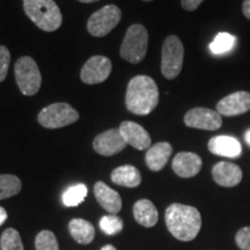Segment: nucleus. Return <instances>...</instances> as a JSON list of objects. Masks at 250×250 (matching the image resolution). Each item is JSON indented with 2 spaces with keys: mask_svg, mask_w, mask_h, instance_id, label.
<instances>
[{
  "mask_svg": "<svg viewBox=\"0 0 250 250\" xmlns=\"http://www.w3.org/2000/svg\"><path fill=\"white\" fill-rule=\"evenodd\" d=\"M166 225L171 235L180 241H191L198 235L202 227V217L196 208L175 203L167 208Z\"/></svg>",
  "mask_w": 250,
  "mask_h": 250,
  "instance_id": "nucleus-1",
  "label": "nucleus"
},
{
  "mask_svg": "<svg viewBox=\"0 0 250 250\" xmlns=\"http://www.w3.org/2000/svg\"><path fill=\"white\" fill-rule=\"evenodd\" d=\"M159 103V89L151 77L137 76L127 85L125 104L132 114L148 115Z\"/></svg>",
  "mask_w": 250,
  "mask_h": 250,
  "instance_id": "nucleus-2",
  "label": "nucleus"
},
{
  "mask_svg": "<svg viewBox=\"0 0 250 250\" xmlns=\"http://www.w3.org/2000/svg\"><path fill=\"white\" fill-rule=\"evenodd\" d=\"M23 8L40 29L55 31L62 26V12L54 0H23Z\"/></svg>",
  "mask_w": 250,
  "mask_h": 250,
  "instance_id": "nucleus-3",
  "label": "nucleus"
},
{
  "mask_svg": "<svg viewBox=\"0 0 250 250\" xmlns=\"http://www.w3.org/2000/svg\"><path fill=\"white\" fill-rule=\"evenodd\" d=\"M148 33L143 24H132L125 34L121 46V56L126 62L138 64L147 52Z\"/></svg>",
  "mask_w": 250,
  "mask_h": 250,
  "instance_id": "nucleus-4",
  "label": "nucleus"
},
{
  "mask_svg": "<svg viewBox=\"0 0 250 250\" xmlns=\"http://www.w3.org/2000/svg\"><path fill=\"white\" fill-rule=\"evenodd\" d=\"M184 48L177 36L170 35L165 40L161 52V72L166 79H175L182 71Z\"/></svg>",
  "mask_w": 250,
  "mask_h": 250,
  "instance_id": "nucleus-5",
  "label": "nucleus"
},
{
  "mask_svg": "<svg viewBox=\"0 0 250 250\" xmlns=\"http://www.w3.org/2000/svg\"><path fill=\"white\" fill-rule=\"evenodd\" d=\"M17 83L23 95H35L42 85L40 68L36 62L30 57H21L18 59L14 66Z\"/></svg>",
  "mask_w": 250,
  "mask_h": 250,
  "instance_id": "nucleus-6",
  "label": "nucleus"
},
{
  "mask_svg": "<svg viewBox=\"0 0 250 250\" xmlns=\"http://www.w3.org/2000/svg\"><path fill=\"white\" fill-rule=\"evenodd\" d=\"M39 123L46 129H59L79 120V114L67 103H54L43 108L39 114Z\"/></svg>",
  "mask_w": 250,
  "mask_h": 250,
  "instance_id": "nucleus-7",
  "label": "nucleus"
},
{
  "mask_svg": "<svg viewBox=\"0 0 250 250\" xmlns=\"http://www.w3.org/2000/svg\"><path fill=\"white\" fill-rule=\"evenodd\" d=\"M121 19V9L115 5H107L92 14L87 23V29L93 36L103 37L120 23Z\"/></svg>",
  "mask_w": 250,
  "mask_h": 250,
  "instance_id": "nucleus-8",
  "label": "nucleus"
},
{
  "mask_svg": "<svg viewBox=\"0 0 250 250\" xmlns=\"http://www.w3.org/2000/svg\"><path fill=\"white\" fill-rule=\"evenodd\" d=\"M184 124L193 129L214 131L220 129L223 118L217 110L208 108H193L184 116Z\"/></svg>",
  "mask_w": 250,
  "mask_h": 250,
  "instance_id": "nucleus-9",
  "label": "nucleus"
},
{
  "mask_svg": "<svg viewBox=\"0 0 250 250\" xmlns=\"http://www.w3.org/2000/svg\"><path fill=\"white\" fill-rule=\"evenodd\" d=\"M111 68L110 59L103 56H94L89 58L81 68V80L87 85L101 83L110 76Z\"/></svg>",
  "mask_w": 250,
  "mask_h": 250,
  "instance_id": "nucleus-10",
  "label": "nucleus"
},
{
  "mask_svg": "<svg viewBox=\"0 0 250 250\" xmlns=\"http://www.w3.org/2000/svg\"><path fill=\"white\" fill-rule=\"evenodd\" d=\"M250 110V93L240 90L221 99L217 104V111L221 116L233 117Z\"/></svg>",
  "mask_w": 250,
  "mask_h": 250,
  "instance_id": "nucleus-11",
  "label": "nucleus"
},
{
  "mask_svg": "<svg viewBox=\"0 0 250 250\" xmlns=\"http://www.w3.org/2000/svg\"><path fill=\"white\" fill-rule=\"evenodd\" d=\"M93 147L99 154L111 156L123 151L126 147V142L120 129H110L96 136L93 142Z\"/></svg>",
  "mask_w": 250,
  "mask_h": 250,
  "instance_id": "nucleus-12",
  "label": "nucleus"
},
{
  "mask_svg": "<svg viewBox=\"0 0 250 250\" xmlns=\"http://www.w3.org/2000/svg\"><path fill=\"white\" fill-rule=\"evenodd\" d=\"M121 131L122 136L127 145H131L132 147L144 151L151 147V136L142 125L134 123V122H123L118 127Z\"/></svg>",
  "mask_w": 250,
  "mask_h": 250,
  "instance_id": "nucleus-13",
  "label": "nucleus"
},
{
  "mask_svg": "<svg viewBox=\"0 0 250 250\" xmlns=\"http://www.w3.org/2000/svg\"><path fill=\"white\" fill-rule=\"evenodd\" d=\"M171 166L175 174L183 179H190L201 171L203 161L201 156L197 155L196 153L180 152L179 154L175 155Z\"/></svg>",
  "mask_w": 250,
  "mask_h": 250,
  "instance_id": "nucleus-14",
  "label": "nucleus"
},
{
  "mask_svg": "<svg viewBox=\"0 0 250 250\" xmlns=\"http://www.w3.org/2000/svg\"><path fill=\"white\" fill-rule=\"evenodd\" d=\"M212 176L215 183L225 188H233L241 182L242 170L239 166L230 162L221 161L214 165Z\"/></svg>",
  "mask_w": 250,
  "mask_h": 250,
  "instance_id": "nucleus-15",
  "label": "nucleus"
},
{
  "mask_svg": "<svg viewBox=\"0 0 250 250\" xmlns=\"http://www.w3.org/2000/svg\"><path fill=\"white\" fill-rule=\"evenodd\" d=\"M208 151L214 155L235 159L241 155L242 146L234 137L215 136L208 142Z\"/></svg>",
  "mask_w": 250,
  "mask_h": 250,
  "instance_id": "nucleus-16",
  "label": "nucleus"
},
{
  "mask_svg": "<svg viewBox=\"0 0 250 250\" xmlns=\"http://www.w3.org/2000/svg\"><path fill=\"white\" fill-rule=\"evenodd\" d=\"M94 195L99 204L104 208L105 211L110 212L111 214H116L122 208V199L120 193L108 187L107 184L101 182L95 183L94 186Z\"/></svg>",
  "mask_w": 250,
  "mask_h": 250,
  "instance_id": "nucleus-17",
  "label": "nucleus"
},
{
  "mask_svg": "<svg viewBox=\"0 0 250 250\" xmlns=\"http://www.w3.org/2000/svg\"><path fill=\"white\" fill-rule=\"evenodd\" d=\"M171 153H173V147L169 143H156L146 152V165L153 171L161 170L167 165Z\"/></svg>",
  "mask_w": 250,
  "mask_h": 250,
  "instance_id": "nucleus-18",
  "label": "nucleus"
},
{
  "mask_svg": "<svg viewBox=\"0 0 250 250\" xmlns=\"http://www.w3.org/2000/svg\"><path fill=\"white\" fill-rule=\"evenodd\" d=\"M133 217L144 227L155 226L159 220L158 210L148 199H140L133 205Z\"/></svg>",
  "mask_w": 250,
  "mask_h": 250,
  "instance_id": "nucleus-19",
  "label": "nucleus"
},
{
  "mask_svg": "<svg viewBox=\"0 0 250 250\" xmlns=\"http://www.w3.org/2000/svg\"><path fill=\"white\" fill-rule=\"evenodd\" d=\"M111 181L117 186L136 188L142 183V175L136 167L125 165L112 170Z\"/></svg>",
  "mask_w": 250,
  "mask_h": 250,
  "instance_id": "nucleus-20",
  "label": "nucleus"
},
{
  "mask_svg": "<svg viewBox=\"0 0 250 250\" xmlns=\"http://www.w3.org/2000/svg\"><path fill=\"white\" fill-rule=\"evenodd\" d=\"M71 236L80 245H88L94 240L95 229L89 221L83 219H72L68 224Z\"/></svg>",
  "mask_w": 250,
  "mask_h": 250,
  "instance_id": "nucleus-21",
  "label": "nucleus"
},
{
  "mask_svg": "<svg viewBox=\"0 0 250 250\" xmlns=\"http://www.w3.org/2000/svg\"><path fill=\"white\" fill-rule=\"evenodd\" d=\"M21 188L22 183L18 176L11 174L0 175V201L18 195Z\"/></svg>",
  "mask_w": 250,
  "mask_h": 250,
  "instance_id": "nucleus-22",
  "label": "nucleus"
},
{
  "mask_svg": "<svg viewBox=\"0 0 250 250\" xmlns=\"http://www.w3.org/2000/svg\"><path fill=\"white\" fill-rule=\"evenodd\" d=\"M87 187L85 184L79 183L76 186H72L62 193V204L67 208H74V206L80 205L81 203L85 201L87 196Z\"/></svg>",
  "mask_w": 250,
  "mask_h": 250,
  "instance_id": "nucleus-23",
  "label": "nucleus"
},
{
  "mask_svg": "<svg viewBox=\"0 0 250 250\" xmlns=\"http://www.w3.org/2000/svg\"><path fill=\"white\" fill-rule=\"evenodd\" d=\"M236 42V37L228 33H219L210 44L212 54L224 55L233 49Z\"/></svg>",
  "mask_w": 250,
  "mask_h": 250,
  "instance_id": "nucleus-24",
  "label": "nucleus"
},
{
  "mask_svg": "<svg viewBox=\"0 0 250 250\" xmlns=\"http://www.w3.org/2000/svg\"><path fill=\"white\" fill-rule=\"evenodd\" d=\"M1 250H24L20 234L14 228H7L0 237Z\"/></svg>",
  "mask_w": 250,
  "mask_h": 250,
  "instance_id": "nucleus-25",
  "label": "nucleus"
},
{
  "mask_svg": "<svg viewBox=\"0 0 250 250\" xmlns=\"http://www.w3.org/2000/svg\"><path fill=\"white\" fill-rule=\"evenodd\" d=\"M36 250H59L56 235L51 230H41L35 239Z\"/></svg>",
  "mask_w": 250,
  "mask_h": 250,
  "instance_id": "nucleus-26",
  "label": "nucleus"
},
{
  "mask_svg": "<svg viewBox=\"0 0 250 250\" xmlns=\"http://www.w3.org/2000/svg\"><path fill=\"white\" fill-rule=\"evenodd\" d=\"M100 228L107 235H115L123 229V220L116 214L104 215L100 220Z\"/></svg>",
  "mask_w": 250,
  "mask_h": 250,
  "instance_id": "nucleus-27",
  "label": "nucleus"
},
{
  "mask_svg": "<svg viewBox=\"0 0 250 250\" xmlns=\"http://www.w3.org/2000/svg\"><path fill=\"white\" fill-rule=\"evenodd\" d=\"M9 62H11V54L6 46H0V83L5 80L7 76Z\"/></svg>",
  "mask_w": 250,
  "mask_h": 250,
  "instance_id": "nucleus-28",
  "label": "nucleus"
},
{
  "mask_svg": "<svg viewBox=\"0 0 250 250\" xmlns=\"http://www.w3.org/2000/svg\"><path fill=\"white\" fill-rule=\"evenodd\" d=\"M236 245L242 250H250V227H243L235 236Z\"/></svg>",
  "mask_w": 250,
  "mask_h": 250,
  "instance_id": "nucleus-29",
  "label": "nucleus"
},
{
  "mask_svg": "<svg viewBox=\"0 0 250 250\" xmlns=\"http://www.w3.org/2000/svg\"><path fill=\"white\" fill-rule=\"evenodd\" d=\"M203 1H204V0H181V4H182V7L186 9V11L192 12L196 11V9L199 7Z\"/></svg>",
  "mask_w": 250,
  "mask_h": 250,
  "instance_id": "nucleus-30",
  "label": "nucleus"
},
{
  "mask_svg": "<svg viewBox=\"0 0 250 250\" xmlns=\"http://www.w3.org/2000/svg\"><path fill=\"white\" fill-rule=\"evenodd\" d=\"M242 12L245 17L250 20V0H245L242 5Z\"/></svg>",
  "mask_w": 250,
  "mask_h": 250,
  "instance_id": "nucleus-31",
  "label": "nucleus"
},
{
  "mask_svg": "<svg viewBox=\"0 0 250 250\" xmlns=\"http://www.w3.org/2000/svg\"><path fill=\"white\" fill-rule=\"evenodd\" d=\"M7 212H6V210L4 208H1V206H0V226H1L2 224L5 223L6 220H7Z\"/></svg>",
  "mask_w": 250,
  "mask_h": 250,
  "instance_id": "nucleus-32",
  "label": "nucleus"
},
{
  "mask_svg": "<svg viewBox=\"0 0 250 250\" xmlns=\"http://www.w3.org/2000/svg\"><path fill=\"white\" fill-rule=\"evenodd\" d=\"M245 140H246L247 145L250 146V129H248L245 132Z\"/></svg>",
  "mask_w": 250,
  "mask_h": 250,
  "instance_id": "nucleus-33",
  "label": "nucleus"
},
{
  "mask_svg": "<svg viewBox=\"0 0 250 250\" xmlns=\"http://www.w3.org/2000/svg\"><path fill=\"white\" fill-rule=\"evenodd\" d=\"M101 250H117V249L115 248L114 246H111V245H107V246L103 247V248H102Z\"/></svg>",
  "mask_w": 250,
  "mask_h": 250,
  "instance_id": "nucleus-34",
  "label": "nucleus"
},
{
  "mask_svg": "<svg viewBox=\"0 0 250 250\" xmlns=\"http://www.w3.org/2000/svg\"><path fill=\"white\" fill-rule=\"evenodd\" d=\"M78 1H80V2H83V4H90V2H95V1H99V0H78Z\"/></svg>",
  "mask_w": 250,
  "mask_h": 250,
  "instance_id": "nucleus-35",
  "label": "nucleus"
},
{
  "mask_svg": "<svg viewBox=\"0 0 250 250\" xmlns=\"http://www.w3.org/2000/svg\"><path fill=\"white\" fill-rule=\"evenodd\" d=\"M143 1H152V0H143Z\"/></svg>",
  "mask_w": 250,
  "mask_h": 250,
  "instance_id": "nucleus-36",
  "label": "nucleus"
}]
</instances>
